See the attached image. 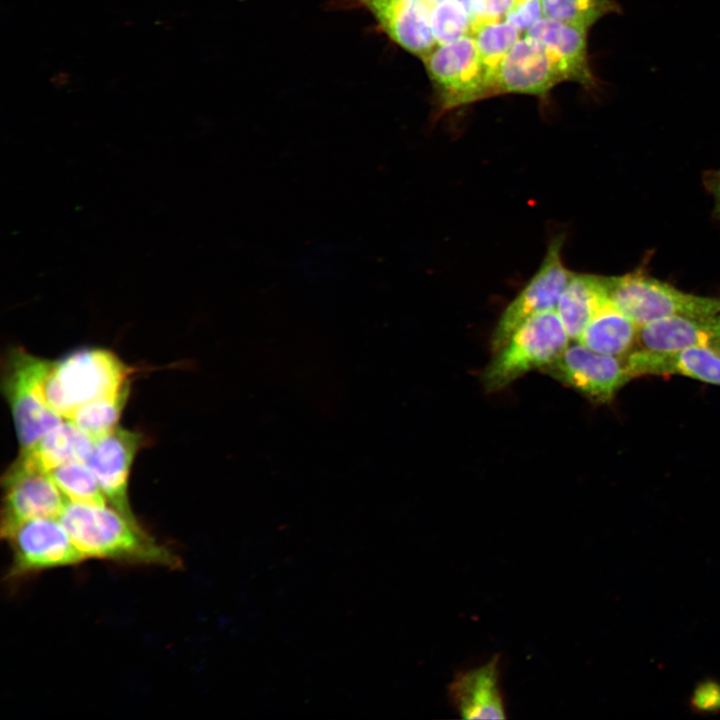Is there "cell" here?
Segmentation results:
<instances>
[{
    "instance_id": "obj_19",
    "label": "cell",
    "mask_w": 720,
    "mask_h": 720,
    "mask_svg": "<svg viewBox=\"0 0 720 720\" xmlns=\"http://www.w3.org/2000/svg\"><path fill=\"white\" fill-rule=\"evenodd\" d=\"M609 301L604 276L573 273L556 306L570 340H578L596 312Z\"/></svg>"
},
{
    "instance_id": "obj_8",
    "label": "cell",
    "mask_w": 720,
    "mask_h": 720,
    "mask_svg": "<svg viewBox=\"0 0 720 720\" xmlns=\"http://www.w3.org/2000/svg\"><path fill=\"white\" fill-rule=\"evenodd\" d=\"M563 241L562 235L551 240L539 269L504 309L492 334L491 347L494 352L499 350L528 318L556 309L559 298L573 275L562 260Z\"/></svg>"
},
{
    "instance_id": "obj_16",
    "label": "cell",
    "mask_w": 720,
    "mask_h": 720,
    "mask_svg": "<svg viewBox=\"0 0 720 720\" xmlns=\"http://www.w3.org/2000/svg\"><path fill=\"white\" fill-rule=\"evenodd\" d=\"M585 28L542 17L525 34L540 41L565 72L568 81L586 89L597 88V79L590 67Z\"/></svg>"
},
{
    "instance_id": "obj_3",
    "label": "cell",
    "mask_w": 720,
    "mask_h": 720,
    "mask_svg": "<svg viewBox=\"0 0 720 720\" xmlns=\"http://www.w3.org/2000/svg\"><path fill=\"white\" fill-rule=\"evenodd\" d=\"M569 340L556 309L531 316L494 352L482 374L484 387L498 391L532 370L544 369L564 351Z\"/></svg>"
},
{
    "instance_id": "obj_20",
    "label": "cell",
    "mask_w": 720,
    "mask_h": 720,
    "mask_svg": "<svg viewBox=\"0 0 720 720\" xmlns=\"http://www.w3.org/2000/svg\"><path fill=\"white\" fill-rule=\"evenodd\" d=\"M638 333L639 326L609 300L577 341L596 352L625 357L637 348Z\"/></svg>"
},
{
    "instance_id": "obj_5",
    "label": "cell",
    "mask_w": 720,
    "mask_h": 720,
    "mask_svg": "<svg viewBox=\"0 0 720 720\" xmlns=\"http://www.w3.org/2000/svg\"><path fill=\"white\" fill-rule=\"evenodd\" d=\"M49 362L23 348L8 351L3 361L2 392L12 414L20 450L34 445L64 420L47 406L42 395V380Z\"/></svg>"
},
{
    "instance_id": "obj_9",
    "label": "cell",
    "mask_w": 720,
    "mask_h": 720,
    "mask_svg": "<svg viewBox=\"0 0 720 720\" xmlns=\"http://www.w3.org/2000/svg\"><path fill=\"white\" fill-rule=\"evenodd\" d=\"M543 372L597 403H608L630 381L624 357L569 344Z\"/></svg>"
},
{
    "instance_id": "obj_25",
    "label": "cell",
    "mask_w": 720,
    "mask_h": 720,
    "mask_svg": "<svg viewBox=\"0 0 720 720\" xmlns=\"http://www.w3.org/2000/svg\"><path fill=\"white\" fill-rule=\"evenodd\" d=\"M430 28L437 45L472 35L469 4L464 0H440L430 9Z\"/></svg>"
},
{
    "instance_id": "obj_4",
    "label": "cell",
    "mask_w": 720,
    "mask_h": 720,
    "mask_svg": "<svg viewBox=\"0 0 720 720\" xmlns=\"http://www.w3.org/2000/svg\"><path fill=\"white\" fill-rule=\"evenodd\" d=\"M609 300L639 327L673 316H708L720 312V297L684 292L642 268L605 277Z\"/></svg>"
},
{
    "instance_id": "obj_18",
    "label": "cell",
    "mask_w": 720,
    "mask_h": 720,
    "mask_svg": "<svg viewBox=\"0 0 720 720\" xmlns=\"http://www.w3.org/2000/svg\"><path fill=\"white\" fill-rule=\"evenodd\" d=\"M93 445L90 436L71 420L64 419L34 445L20 450L17 459L30 467L50 472L66 463L87 462Z\"/></svg>"
},
{
    "instance_id": "obj_26",
    "label": "cell",
    "mask_w": 720,
    "mask_h": 720,
    "mask_svg": "<svg viewBox=\"0 0 720 720\" xmlns=\"http://www.w3.org/2000/svg\"><path fill=\"white\" fill-rule=\"evenodd\" d=\"M517 0H469L472 34L481 25L504 20Z\"/></svg>"
},
{
    "instance_id": "obj_31",
    "label": "cell",
    "mask_w": 720,
    "mask_h": 720,
    "mask_svg": "<svg viewBox=\"0 0 720 720\" xmlns=\"http://www.w3.org/2000/svg\"><path fill=\"white\" fill-rule=\"evenodd\" d=\"M420 1L426 3L431 8L436 2H438L440 0H420Z\"/></svg>"
},
{
    "instance_id": "obj_22",
    "label": "cell",
    "mask_w": 720,
    "mask_h": 720,
    "mask_svg": "<svg viewBox=\"0 0 720 720\" xmlns=\"http://www.w3.org/2000/svg\"><path fill=\"white\" fill-rule=\"evenodd\" d=\"M520 35L518 29L506 20L485 23L473 32L486 79L485 98L496 69Z\"/></svg>"
},
{
    "instance_id": "obj_10",
    "label": "cell",
    "mask_w": 720,
    "mask_h": 720,
    "mask_svg": "<svg viewBox=\"0 0 720 720\" xmlns=\"http://www.w3.org/2000/svg\"><path fill=\"white\" fill-rule=\"evenodd\" d=\"M568 81L565 72L537 39L524 34L505 55L494 73L486 98L520 93L546 96L558 83Z\"/></svg>"
},
{
    "instance_id": "obj_15",
    "label": "cell",
    "mask_w": 720,
    "mask_h": 720,
    "mask_svg": "<svg viewBox=\"0 0 720 720\" xmlns=\"http://www.w3.org/2000/svg\"><path fill=\"white\" fill-rule=\"evenodd\" d=\"M500 656L458 672L448 685V697L465 719L506 718L500 681Z\"/></svg>"
},
{
    "instance_id": "obj_13",
    "label": "cell",
    "mask_w": 720,
    "mask_h": 720,
    "mask_svg": "<svg viewBox=\"0 0 720 720\" xmlns=\"http://www.w3.org/2000/svg\"><path fill=\"white\" fill-rule=\"evenodd\" d=\"M624 361L630 380L641 376L679 375L720 385V357L710 346L672 351L636 348Z\"/></svg>"
},
{
    "instance_id": "obj_17",
    "label": "cell",
    "mask_w": 720,
    "mask_h": 720,
    "mask_svg": "<svg viewBox=\"0 0 720 720\" xmlns=\"http://www.w3.org/2000/svg\"><path fill=\"white\" fill-rule=\"evenodd\" d=\"M720 340V312L708 316H673L639 327L637 348L672 351L711 346Z\"/></svg>"
},
{
    "instance_id": "obj_7",
    "label": "cell",
    "mask_w": 720,
    "mask_h": 720,
    "mask_svg": "<svg viewBox=\"0 0 720 720\" xmlns=\"http://www.w3.org/2000/svg\"><path fill=\"white\" fill-rule=\"evenodd\" d=\"M422 60L442 111L485 98V74L472 35L437 45Z\"/></svg>"
},
{
    "instance_id": "obj_28",
    "label": "cell",
    "mask_w": 720,
    "mask_h": 720,
    "mask_svg": "<svg viewBox=\"0 0 720 720\" xmlns=\"http://www.w3.org/2000/svg\"><path fill=\"white\" fill-rule=\"evenodd\" d=\"M542 17L541 0H517L504 20L513 24L521 34H525Z\"/></svg>"
},
{
    "instance_id": "obj_11",
    "label": "cell",
    "mask_w": 720,
    "mask_h": 720,
    "mask_svg": "<svg viewBox=\"0 0 720 720\" xmlns=\"http://www.w3.org/2000/svg\"><path fill=\"white\" fill-rule=\"evenodd\" d=\"M0 530L19 522L59 517L68 502L49 472L15 460L2 477Z\"/></svg>"
},
{
    "instance_id": "obj_21",
    "label": "cell",
    "mask_w": 720,
    "mask_h": 720,
    "mask_svg": "<svg viewBox=\"0 0 720 720\" xmlns=\"http://www.w3.org/2000/svg\"><path fill=\"white\" fill-rule=\"evenodd\" d=\"M129 394L130 385L114 395L85 403L74 411L69 420L96 440L118 427Z\"/></svg>"
},
{
    "instance_id": "obj_2",
    "label": "cell",
    "mask_w": 720,
    "mask_h": 720,
    "mask_svg": "<svg viewBox=\"0 0 720 720\" xmlns=\"http://www.w3.org/2000/svg\"><path fill=\"white\" fill-rule=\"evenodd\" d=\"M133 372L110 350L79 349L50 360L42 381V395L52 411L69 419L81 405L114 395L130 385Z\"/></svg>"
},
{
    "instance_id": "obj_29",
    "label": "cell",
    "mask_w": 720,
    "mask_h": 720,
    "mask_svg": "<svg viewBox=\"0 0 720 720\" xmlns=\"http://www.w3.org/2000/svg\"><path fill=\"white\" fill-rule=\"evenodd\" d=\"M703 185L714 201L712 216L720 221V168L705 171Z\"/></svg>"
},
{
    "instance_id": "obj_1",
    "label": "cell",
    "mask_w": 720,
    "mask_h": 720,
    "mask_svg": "<svg viewBox=\"0 0 720 720\" xmlns=\"http://www.w3.org/2000/svg\"><path fill=\"white\" fill-rule=\"evenodd\" d=\"M59 519L84 558L178 569L181 558L109 504L67 502Z\"/></svg>"
},
{
    "instance_id": "obj_30",
    "label": "cell",
    "mask_w": 720,
    "mask_h": 720,
    "mask_svg": "<svg viewBox=\"0 0 720 720\" xmlns=\"http://www.w3.org/2000/svg\"><path fill=\"white\" fill-rule=\"evenodd\" d=\"M720 357V340L716 341L714 344L710 346Z\"/></svg>"
},
{
    "instance_id": "obj_12",
    "label": "cell",
    "mask_w": 720,
    "mask_h": 720,
    "mask_svg": "<svg viewBox=\"0 0 720 720\" xmlns=\"http://www.w3.org/2000/svg\"><path fill=\"white\" fill-rule=\"evenodd\" d=\"M144 443L142 433L118 426L94 440L87 460L108 504L132 519L137 518L129 501V476L136 454Z\"/></svg>"
},
{
    "instance_id": "obj_24",
    "label": "cell",
    "mask_w": 720,
    "mask_h": 720,
    "mask_svg": "<svg viewBox=\"0 0 720 720\" xmlns=\"http://www.w3.org/2000/svg\"><path fill=\"white\" fill-rule=\"evenodd\" d=\"M543 16L589 30L599 19L618 13L615 0H541Z\"/></svg>"
},
{
    "instance_id": "obj_6",
    "label": "cell",
    "mask_w": 720,
    "mask_h": 720,
    "mask_svg": "<svg viewBox=\"0 0 720 720\" xmlns=\"http://www.w3.org/2000/svg\"><path fill=\"white\" fill-rule=\"evenodd\" d=\"M0 533L11 551L8 580L75 566L86 560L59 517L25 520Z\"/></svg>"
},
{
    "instance_id": "obj_23",
    "label": "cell",
    "mask_w": 720,
    "mask_h": 720,
    "mask_svg": "<svg viewBox=\"0 0 720 720\" xmlns=\"http://www.w3.org/2000/svg\"><path fill=\"white\" fill-rule=\"evenodd\" d=\"M49 473L68 502L108 504L87 462L66 463Z\"/></svg>"
},
{
    "instance_id": "obj_14",
    "label": "cell",
    "mask_w": 720,
    "mask_h": 720,
    "mask_svg": "<svg viewBox=\"0 0 720 720\" xmlns=\"http://www.w3.org/2000/svg\"><path fill=\"white\" fill-rule=\"evenodd\" d=\"M399 46L423 59L436 46L430 7L420 0H358Z\"/></svg>"
},
{
    "instance_id": "obj_27",
    "label": "cell",
    "mask_w": 720,
    "mask_h": 720,
    "mask_svg": "<svg viewBox=\"0 0 720 720\" xmlns=\"http://www.w3.org/2000/svg\"><path fill=\"white\" fill-rule=\"evenodd\" d=\"M693 712L698 714L720 713V683L713 679L700 682L689 700Z\"/></svg>"
}]
</instances>
